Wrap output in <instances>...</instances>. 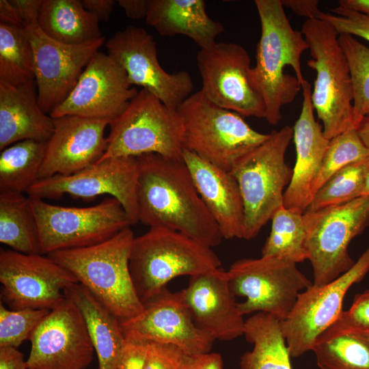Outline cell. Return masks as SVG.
I'll list each match as a JSON object with an SVG mask.
<instances>
[{
  "instance_id": "obj_1",
  "label": "cell",
  "mask_w": 369,
  "mask_h": 369,
  "mask_svg": "<svg viewBox=\"0 0 369 369\" xmlns=\"http://www.w3.org/2000/svg\"><path fill=\"white\" fill-rule=\"evenodd\" d=\"M138 222L180 232L208 247L223 239L183 160L156 154L137 157Z\"/></svg>"
},
{
  "instance_id": "obj_2",
  "label": "cell",
  "mask_w": 369,
  "mask_h": 369,
  "mask_svg": "<svg viewBox=\"0 0 369 369\" xmlns=\"http://www.w3.org/2000/svg\"><path fill=\"white\" fill-rule=\"evenodd\" d=\"M261 34L252 72L263 97L271 125L282 120V107L295 99L306 81L301 57L308 45L301 31L294 29L281 0H255Z\"/></svg>"
},
{
  "instance_id": "obj_3",
  "label": "cell",
  "mask_w": 369,
  "mask_h": 369,
  "mask_svg": "<svg viewBox=\"0 0 369 369\" xmlns=\"http://www.w3.org/2000/svg\"><path fill=\"white\" fill-rule=\"evenodd\" d=\"M134 238L128 227L97 245L46 256L70 271L121 322L136 316L144 308L129 269Z\"/></svg>"
},
{
  "instance_id": "obj_4",
  "label": "cell",
  "mask_w": 369,
  "mask_h": 369,
  "mask_svg": "<svg viewBox=\"0 0 369 369\" xmlns=\"http://www.w3.org/2000/svg\"><path fill=\"white\" fill-rule=\"evenodd\" d=\"M218 256L208 247L180 232L151 227L133 241L129 269L142 301L155 296L173 279L221 268Z\"/></svg>"
},
{
  "instance_id": "obj_5",
  "label": "cell",
  "mask_w": 369,
  "mask_h": 369,
  "mask_svg": "<svg viewBox=\"0 0 369 369\" xmlns=\"http://www.w3.org/2000/svg\"><path fill=\"white\" fill-rule=\"evenodd\" d=\"M177 111L183 123L184 149L227 172L270 137L252 128L239 114L214 104L201 90Z\"/></svg>"
},
{
  "instance_id": "obj_6",
  "label": "cell",
  "mask_w": 369,
  "mask_h": 369,
  "mask_svg": "<svg viewBox=\"0 0 369 369\" xmlns=\"http://www.w3.org/2000/svg\"><path fill=\"white\" fill-rule=\"evenodd\" d=\"M301 31L312 57L307 64L316 74L311 94L312 105L325 135L331 139L355 128L348 64L338 42L339 33L328 23L306 19Z\"/></svg>"
},
{
  "instance_id": "obj_7",
  "label": "cell",
  "mask_w": 369,
  "mask_h": 369,
  "mask_svg": "<svg viewBox=\"0 0 369 369\" xmlns=\"http://www.w3.org/2000/svg\"><path fill=\"white\" fill-rule=\"evenodd\" d=\"M292 137L293 127L288 125L271 132L268 139L243 156L230 172L243 199V239L254 238L284 205V194L292 176L285 154Z\"/></svg>"
},
{
  "instance_id": "obj_8",
  "label": "cell",
  "mask_w": 369,
  "mask_h": 369,
  "mask_svg": "<svg viewBox=\"0 0 369 369\" xmlns=\"http://www.w3.org/2000/svg\"><path fill=\"white\" fill-rule=\"evenodd\" d=\"M109 127L107 149L100 161L146 154L182 160L184 127L180 115L144 89Z\"/></svg>"
},
{
  "instance_id": "obj_9",
  "label": "cell",
  "mask_w": 369,
  "mask_h": 369,
  "mask_svg": "<svg viewBox=\"0 0 369 369\" xmlns=\"http://www.w3.org/2000/svg\"><path fill=\"white\" fill-rule=\"evenodd\" d=\"M29 198L43 255L95 245L132 226L121 203L113 197L87 207L55 205Z\"/></svg>"
},
{
  "instance_id": "obj_10",
  "label": "cell",
  "mask_w": 369,
  "mask_h": 369,
  "mask_svg": "<svg viewBox=\"0 0 369 369\" xmlns=\"http://www.w3.org/2000/svg\"><path fill=\"white\" fill-rule=\"evenodd\" d=\"M305 249L317 285L328 284L355 263L348 253L351 241L369 226V196L303 214Z\"/></svg>"
},
{
  "instance_id": "obj_11",
  "label": "cell",
  "mask_w": 369,
  "mask_h": 369,
  "mask_svg": "<svg viewBox=\"0 0 369 369\" xmlns=\"http://www.w3.org/2000/svg\"><path fill=\"white\" fill-rule=\"evenodd\" d=\"M226 273L234 295L245 298L238 303L243 315L264 312L280 321L290 314L300 293L313 284L297 263L274 256L238 260Z\"/></svg>"
},
{
  "instance_id": "obj_12",
  "label": "cell",
  "mask_w": 369,
  "mask_h": 369,
  "mask_svg": "<svg viewBox=\"0 0 369 369\" xmlns=\"http://www.w3.org/2000/svg\"><path fill=\"white\" fill-rule=\"evenodd\" d=\"M200 89L214 104L243 117L266 119L263 97L254 80L246 49L234 42H216L196 56Z\"/></svg>"
},
{
  "instance_id": "obj_13",
  "label": "cell",
  "mask_w": 369,
  "mask_h": 369,
  "mask_svg": "<svg viewBox=\"0 0 369 369\" xmlns=\"http://www.w3.org/2000/svg\"><path fill=\"white\" fill-rule=\"evenodd\" d=\"M369 272V248L346 273L322 285L312 284L300 293L290 314L280 321L291 357L312 351L318 338L338 318L350 288Z\"/></svg>"
},
{
  "instance_id": "obj_14",
  "label": "cell",
  "mask_w": 369,
  "mask_h": 369,
  "mask_svg": "<svg viewBox=\"0 0 369 369\" xmlns=\"http://www.w3.org/2000/svg\"><path fill=\"white\" fill-rule=\"evenodd\" d=\"M1 301L12 310H51L65 299L76 277L48 256L0 250Z\"/></svg>"
},
{
  "instance_id": "obj_15",
  "label": "cell",
  "mask_w": 369,
  "mask_h": 369,
  "mask_svg": "<svg viewBox=\"0 0 369 369\" xmlns=\"http://www.w3.org/2000/svg\"><path fill=\"white\" fill-rule=\"evenodd\" d=\"M138 176L137 157L108 158L73 174L39 180L27 194L41 200L57 199L66 194L83 199L109 195L121 203L134 225L138 222Z\"/></svg>"
},
{
  "instance_id": "obj_16",
  "label": "cell",
  "mask_w": 369,
  "mask_h": 369,
  "mask_svg": "<svg viewBox=\"0 0 369 369\" xmlns=\"http://www.w3.org/2000/svg\"><path fill=\"white\" fill-rule=\"evenodd\" d=\"M106 47L131 85L142 87L167 107L177 110L193 94L191 74L184 70L166 72L158 59L156 42L145 29L128 26L109 39Z\"/></svg>"
},
{
  "instance_id": "obj_17",
  "label": "cell",
  "mask_w": 369,
  "mask_h": 369,
  "mask_svg": "<svg viewBox=\"0 0 369 369\" xmlns=\"http://www.w3.org/2000/svg\"><path fill=\"white\" fill-rule=\"evenodd\" d=\"M143 304L139 314L120 322L125 338L173 345L187 355L211 351L215 338L196 325L180 291L166 287Z\"/></svg>"
},
{
  "instance_id": "obj_18",
  "label": "cell",
  "mask_w": 369,
  "mask_h": 369,
  "mask_svg": "<svg viewBox=\"0 0 369 369\" xmlns=\"http://www.w3.org/2000/svg\"><path fill=\"white\" fill-rule=\"evenodd\" d=\"M24 27L33 51L38 103L49 115L72 92L105 37L89 44L68 45L49 37L38 20L25 23Z\"/></svg>"
},
{
  "instance_id": "obj_19",
  "label": "cell",
  "mask_w": 369,
  "mask_h": 369,
  "mask_svg": "<svg viewBox=\"0 0 369 369\" xmlns=\"http://www.w3.org/2000/svg\"><path fill=\"white\" fill-rule=\"evenodd\" d=\"M29 340L28 369H85L95 351L80 310L66 297L50 310Z\"/></svg>"
},
{
  "instance_id": "obj_20",
  "label": "cell",
  "mask_w": 369,
  "mask_h": 369,
  "mask_svg": "<svg viewBox=\"0 0 369 369\" xmlns=\"http://www.w3.org/2000/svg\"><path fill=\"white\" fill-rule=\"evenodd\" d=\"M138 92L124 69L109 54L97 51L66 98L49 115H76L113 120L127 107Z\"/></svg>"
},
{
  "instance_id": "obj_21",
  "label": "cell",
  "mask_w": 369,
  "mask_h": 369,
  "mask_svg": "<svg viewBox=\"0 0 369 369\" xmlns=\"http://www.w3.org/2000/svg\"><path fill=\"white\" fill-rule=\"evenodd\" d=\"M54 131L46 142L39 180L70 175L98 162L107 146L105 129L111 120L76 115L53 118Z\"/></svg>"
},
{
  "instance_id": "obj_22",
  "label": "cell",
  "mask_w": 369,
  "mask_h": 369,
  "mask_svg": "<svg viewBox=\"0 0 369 369\" xmlns=\"http://www.w3.org/2000/svg\"><path fill=\"white\" fill-rule=\"evenodd\" d=\"M180 292L196 325L215 340L229 341L243 335L245 320L221 267L190 277Z\"/></svg>"
},
{
  "instance_id": "obj_23",
  "label": "cell",
  "mask_w": 369,
  "mask_h": 369,
  "mask_svg": "<svg viewBox=\"0 0 369 369\" xmlns=\"http://www.w3.org/2000/svg\"><path fill=\"white\" fill-rule=\"evenodd\" d=\"M303 103L299 117L293 127L296 163L290 184L284 194V206L306 210L312 198V187L320 170L330 139L315 119L311 100V85H302Z\"/></svg>"
},
{
  "instance_id": "obj_24",
  "label": "cell",
  "mask_w": 369,
  "mask_h": 369,
  "mask_svg": "<svg viewBox=\"0 0 369 369\" xmlns=\"http://www.w3.org/2000/svg\"><path fill=\"white\" fill-rule=\"evenodd\" d=\"M182 160L223 239L243 238L244 206L234 177L187 150Z\"/></svg>"
},
{
  "instance_id": "obj_25",
  "label": "cell",
  "mask_w": 369,
  "mask_h": 369,
  "mask_svg": "<svg viewBox=\"0 0 369 369\" xmlns=\"http://www.w3.org/2000/svg\"><path fill=\"white\" fill-rule=\"evenodd\" d=\"M34 80L12 85L0 82V150L23 140L47 142L53 118L40 108Z\"/></svg>"
},
{
  "instance_id": "obj_26",
  "label": "cell",
  "mask_w": 369,
  "mask_h": 369,
  "mask_svg": "<svg viewBox=\"0 0 369 369\" xmlns=\"http://www.w3.org/2000/svg\"><path fill=\"white\" fill-rule=\"evenodd\" d=\"M146 23L162 36L182 35L200 49L214 45L223 25L207 14L203 0H150Z\"/></svg>"
},
{
  "instance_id": "obj_27",
  "label": "cell",
  "mask_w": 369,
  "mask_h": 369,
  "mask_svg": "<svg viewBox=\"0 0 369 369\" xmlns=\"http://www.w3.org/2000/svg\"><path fill=\"white\" fill-rule=\"evenodd\" d=\"M80 310L98 359V369H117L125 342L120 320L86 287L77 282L64 291Z\"/></svg>"
},
{
  "instance_id": "obj_28",
  "label": "cell",
  "mask_w": 369,
  "mask_h": 369,
  "mask_svg": "<svg viewBox=\"0 0 369 369\" xmlns=\"http://www.w3.org/2000/svg\"><path fill=\"white\" fill-rule=\"evenodd\" d=\"M98 22L81 0H43L38 18L45 34L68 45H82L102 38Z\"/></svg>"
},
{
  "instance_id": "obj_29",
  "label": "cell",
  "mask_w": 369,
  "mask_h": 369,
  "mask_svg": "<svg viewBox=\"0 0 369 369\" xmlns=\"http://www.w3.org/2000/svg\"><path fill=\"white\" fill-rule=\"evenodd\" d=\"M243 335L254 346L241 357V369H292L277 318L258 312L245 320Z\"/></svg>"
},
{
  "instance_id": "obj_30",
  "label": "cell",
  "mask_w": 369,
  "mask_h": 369,
  "mask_svg": "<svg viewBox=\"0 0 369 369\" xmlns=\"http://www.w3.org/2000/svg\"><path fill=\"white\" fill-rule=\"evenodd\" d=\"M0 242L17 252L42 254L37 221L23 193H0Z\"/></svg>"
},
{
  "instance_id": "obj_31",
  "label": "cell",
  "mask_w": 369,
  "mask_h": 369,
  "mask_svg": "<svg viewBox=\"0 0 369 369\" xmlns=\"http://www.w3.org/2000/svg\"><path fill=\"white\" fill-rule=\"evenodd\" d=\"M46 142L23 140L0 154V193H27L39 180Z\"/></svg>"
},
{
  "instance_id": "obj_32",
  "label": "cell",
  "mask_w": 369,
  "mask_h": 369,
  "mask_svg": "<svg viewBox=\"0 0 369 369\" xmlns=\"http://www.w3.org/2000/svg\"><path fill=\"white\" fill-rule=\"evenodd\" d=\"M304 212L284 205L273 214L271 230L262 249V256H277L295 263L308 260Z\"/></svg>"
},
{
  "instance_id": "obj_33",
  "label": "cell",
  "mask_w": 369,
  "mask_h": 369,
  "mask_svg": "<svg viewBox=\"0 0 369 369\" xmlns=\"http://www.w3.org/2000/svg\"><path fill=\"white\" fill-rule=\"evenodd\" d=\"M35 80L31 45L24 25L0 23V82Z\"/></svg>"
},
{
  "instance_id": "obj_34",
  "label": "cell",
  "mask_w": 369,
  "mask_h": 369,
  "mask_svg": "<svg viewBox=\"0 0 369 369\" xmlns=\"http://www.w3.org/2000/svg\"><path fill=\"white\" fill-rule=\"evenodd\" d=\"M369 156L343 167L314 194L305 211L346 203L361 196Z\"/></svg>"
},
{
  "instance_id": "obj_35",
  "label": "cell",
  "mask_w": 369,
  "mask_h": 369,
  "mask_svg": "<svg viewBox=\"0 0 369 369\" xmlns=\"http://www.w3.org/2000/svg\"><path fill=\"white\" fill-rule=\"evenodd\" d=\"M312 351L320 369H369V344L353 333L318 342Z\"/></svg>"
},
{
  "instance_id": "obj_36",
  "label": "cell",
  "mask_w": 369,
  "mask_h": 369,
  "mask_svg": "<svg viewBox=\"0 0 369 369\" xmlns=\"http://www.w3.org/2000/svg\"><path fill=\"white\" fill-rule=\"evenodd\" d=\"M339 44L346 57L353 87V123L357 128L369 115V47L355 36L340 34Z\"/></svg>"
},
{
  "instance_id": "obj_37",
  "label": "cell",
  "mask_w": 369,
  "mask_h": 369,
  "mask_svg": "<svg viewBox=\"0 0 369 369\" xmlns=\"http://www.w3.org/2000/svg\"><path fill=\"white\" fill-rule=\"evenodd\" d=\"M369 156V149L355 128H349L330 139L318 174L312 187V197L335 173L343 167Z\"/></svg>"
},
{
  "instance_id": "obj_38",
  "label": "cell",
  "mask_w": 369,
  "mask_h": 369,
  "mask_svg": "<svg viewBox=\"0 0 369 369\" xmlns=\"http://www.w3.org/2000/svg\"><path fill=\"white\" fill-rule=\"evenodd\" d=\"M47 309H7L0 303V347L20 346L49 313Z\"/></svg>"
},
{
  "instance_id": "obj_39",
  "label": "cell",
  "mask_w": 369,
  "mask_h": 369,
  "mask_svg": "<svg viewBox=\"0 0 369 369\" xmlns=\"http://www.w3.org/2000/svg\"><path fill=\"white\" fill-rule=\"evenodd\" d=\"M368 329L369 290H366L361 293L357 294L351 307L348 310L342 312L336 321L320 335L316 342L340 334L355 333Z\"/></svg>"
},
{
  "instance_id": "obj_40",
  "label": "cell",
  "mask_w": 369,
  "mask_h": 369,
  "mask_svg": "<svg viewBox=\"0 0 369 369\" xmlns=\"http://www.w3.org/2000/svg\"><path fill=\"white\" fill-rule=\"evenodd\" d=\"M330 11H320L316 18L328 23L339 35L359 36L369 42V17L339 5Z\"/></svg>"
},
{
  "instance_id": "obj_41",
  "label": "cell",
  "mask_w": 369,
  "mask_h": 369,
  "mask_svg": "<svg viewBox=\"0 0 369 369\" xmlns=\"http://www.w3.org/2000/svg\"><path fill=\"white\" fill-rule=\"evenodd\" d=\"M184 355L175 346L149 342L145 369H178Z\"/></svg>"
},
{
  "instance_id": "obj_42",
  "label": "cell",
  "mask_w": 369,
  "mask_h": 369,
  "mask_svg": "<svg viewBox=\"0 0 369 369\" xmlns=\"http://www.w3.org/2000/svg\"><path fill=\"white\" fill-rule=\"evenodd\" d=\"M149 342L125 338L117 369H145Z\"/></svg>"
},
{
  "instance_id": "obj_43",
  "label": "cell",
  "mask_w": 369,
  "mask_h": 369,
  "mask_svg": "<svg viewBox=\"0 0 369 369\" xmlns=\"http://www.w3.org/2000/svg\"><path fill=\"white\" fill-rule=\"evenodd\" d=\"M178 369H223V359L219 353L211 352L185 355Z\"/></svg>"
},
{
  "instance_id": "obj_44",
  "label": "cell",
  "mask_w": 369,
  "mask_h": 369,
  "mask_svg": "<svg viewBox=\"0 0 369 369\" xmlns=\"http://www.w3.org/2000/svg\"><path fill=\"white\" fill-rule=\"evenodd\" d=\"M284 7L290 8L295 14L306 17L307 19L316 18L320 12L318 0H281Z\"/></svg>"
},
{
  "instance_id": "obj_45",
  "label": "cell",
  "mask_w": 369,
  "mask_h": 369,
  "mask_svg": "<svg viewBox=\"0 0 369 369\" xmlns=\"http://www.w3.org/2000/svg\"><path fill=\"white\" fill-rule=\"evenodd\" d=\"M0 369H28L23 353L14 347H0Z\"/></svg>"
},
{
  "instance_id": "obj_46",
  "label": "cell",
  "mask_w": 369,
  "mask_h": 369,
  "mask_svg": "<svg viewBox=\"0 0 369 369\" xmlns=\"http://www.w3.org/2000/svg\"><path fill=\"white\" fill-rule=\"evenodd\" d=\"M85 9L94 14L98 20L107 22L115 5L113 0H81Z\"/></svg>"
},
{
  "instance_id": "obj_47",
  "label": "cell",
  "mask_w": 369,
  "mask_h": 369,
  "mask_svg": "<svg viewBox=\"0 0 369 369\" xmlns=\"http://www.w3.org/2000/svg\"><path fill=\"white\" fill-rule=\"evenodd\" d=\"M19 12L23 23L38 20L43 0H11Z\"/></svg>"
},
{
  "instance_id": "obj_48",
  "label": "cell",
  "mask_w": 369,
  "mask_h": 369,
  "mask_svg": "<svg viewBox=\"0 0 369 369\" xmlns=\"http://www.w3.org/2000/svg\"><path fill=\"white\" fill-rule=\"evenodd\" d=\"M150 0H118V5L124 10L126 16L133 20L146 18Z\"/></svg>"
},
{
  "instance_id": "obj_49",
  "label": "cell",
  "mask_w": 369,
  "mask_h": 369,
  "mask_svg": "<svg viewBox=\"0 0 369 369\" xmlns=\"http://www.w3.org/2000/svg\"><path fill=\"white\" fill-rule=\"evenodd\" d=\"M0 23L24 25L19 12L10 1H0Z\"/></svg>"
},
{
  "instance_id": "obj_50",
  "label": "cell",
  "mask_w": 369,
  "mask_h": 369,
  "mask_svg": "<svg viewBox=\"0 0 369 369\" xmlns=\"http://www.w3.org/2000/svg\"><path fill=\"white\" fill-rule=\"evenodd\" d=\"M338 5L369 17V0H340Z\"/></svg>"
},
{
  "instance_id": "obj_51",
  "label": "cell",
  "mask_w": 369,
  "mask_h": 369,
  "mask_svg": "<svg viewBox=\"0 0 369 369\" xmlns=\"http://www.w3.org/2000/svg\"><path fill=\"white\" fill-rule=\"evenodd\" d=\"M359 135L369 149V115L365 116L357 127Z\"/></svg>"
},
{
  "instance_id": "obj_52",
  "label": "cell",
  "mask_w": 369,
  "mask_h": 369,
  "mask_svg": "<svg viewBox=\"0 0 369 369\" xmlns=\"http://www.w3.org/2000/svg\"><path fill=\"white\" fill-rule=\"evenodd\" d=\"M361 196H369V167L366 174Z\"/></svg>"
},
{
  "instance_id": "obj_53",
  "label": "cell",
  "mask_w": 369,
  "mask_h": 369,
  "mask_svg": "<svg viewBox=\"0 0 369 369\" xmlns=\"http://www.w3.org/2000/svg\"><path fill=\"white\" fill-rule=\"evenodd\" d=\"M351 333L355 334V335L361 338L362 339L366 340L368 342V344H369V329H366V330H363V331H357V332H355V333Z\"/></svg>"
}]
</instances>
